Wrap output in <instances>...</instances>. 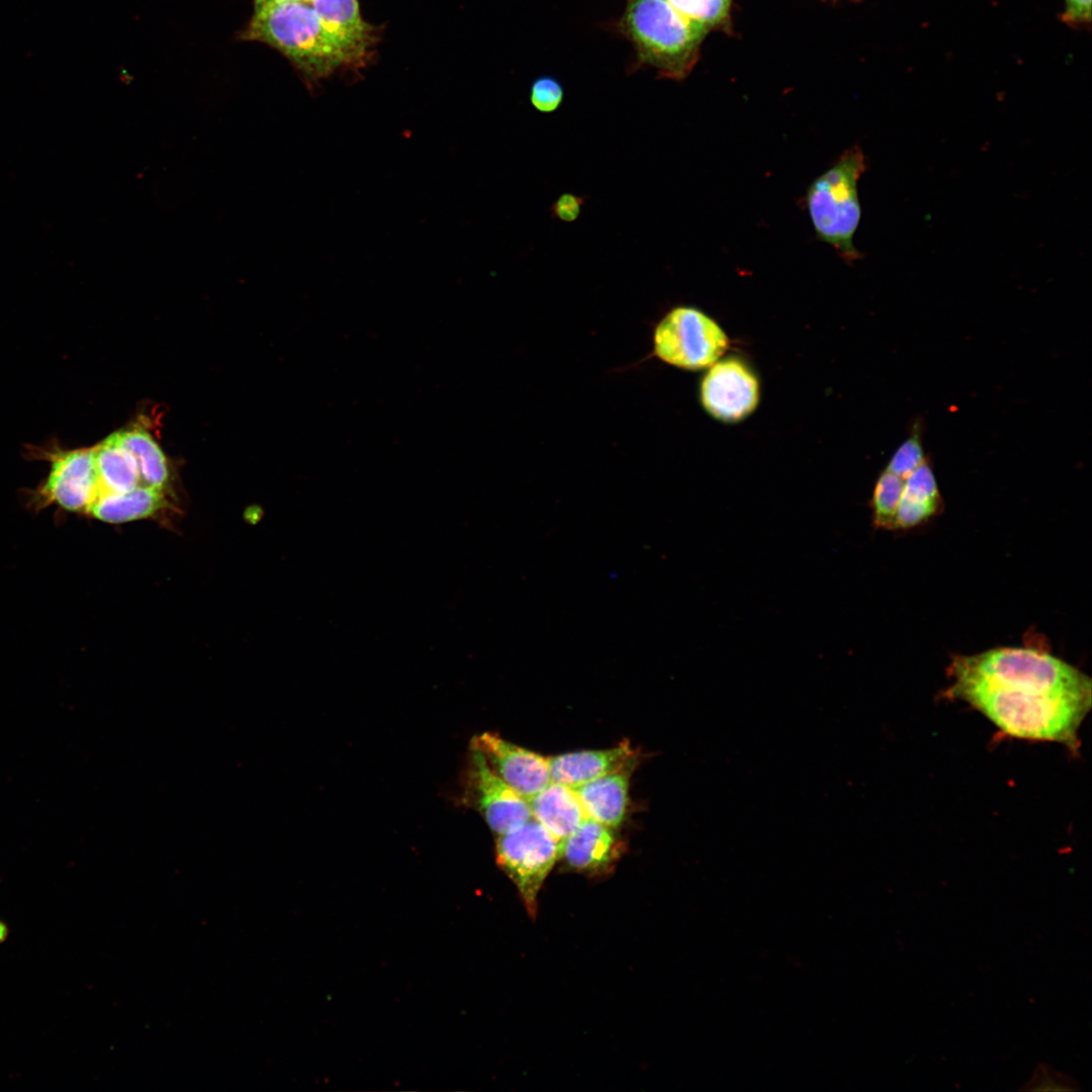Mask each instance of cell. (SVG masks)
Masks as SVG:
<instances>
[{"label": "cell", "instance_id": "obj_1", "mask_svg": "<svg viewBox=\"0 0 1092 1092\" xmlns=\"http://www.w3.org/2000/svg\"><path fill=\"white\" fill-rule=\"evenodd\" d=\"M949 671L948 695L970 704L1005 734L1078 745L1092 684L1075 666L1035 649L1003 647L956 656Z\"/></svg>", "mask_w": 1092, "mask_h": 1092}, {"label": "cell", "instance_id": "obj_2", "mask_svg": "<svg viewBox=\"0 0 1092 1092\" xmlns=\"http://www.w3.org/2000/svg\"><path fill=\"white\" fill-rule=\"evenodd\" d=\"M621 27L640 61L673 80L690 73L707 31L684 18L666 0H628Z\"/></svg>", "mask_w": 1092, "mask_h": 1092}, {"label": "cell", "instance_id": "obj_3", "mask_svg": "<svg viewBox=\"0 0 1092 1092\" xmlns=\"http://www.w3.org/2000/svg\"><path fill=\"white\" fill-rule=\"evenodd\" d=\"M249 34L281 51L315 78L347 66L342 51L323 26L310 2L257 0Z\"/></svg>", "mask_w": 1092, "mask_h": 1092}, {"label": "cell", "instance_id": "obj_4", "mask_svg": "<svg viewBox=\"0 0 1092 1092\" xmlns=\"http://www.w3.org/2000/svg\"><path fill=\"white\" fill-rule=\"evenodd\" d=\"M866 169L861 149L858 146L847 149L810 183L805 195L817 238L847 263L859 259L853 237L861 218L858 181Z\"/></svg>", "mask_w": 1092, "mask_h": 1092}, {"label": "cell", "instance_id": "obj_5", "mask_svg": "<svg viewBox=\"0 0 1092 1092\" xmlns=\"http://www.w3.org/2000/svg\"><path fill=\"white\" fill-rule=\"evenodd\" d=\"M653 354L662 362L690 371L709 368L726 352L728 337L704 311L689 305L668 310L653 331Z\"/></svg>", "mask_w": 1092, "mask_h": 1092}, {"label": "cell", "instance_id": "obj_6", "mask_svg": "<svg viewBox=\"0 0 1092 1092\" xmlns=\"http://www.w3.org/2000/svg\"><path fill=\"white\" fill-rule=\"evenodd\" d=\"M561 842L534 818L498 834L495 858L516 886L528 914L534 919L538 894L560 857Z\"/></svg>", "mask_w": 1092, "mask_h": 1092}, {"label": "cell", "instance_id": "obj_7", "mask_svg": "<svg viewBox=\"0 0 1092 1092\" xmlns=\"http://www.w3.org/2000/svg\"><path fill=\"white\" fill-rule=\"evenodd\" d=\"M50 472L31 494L36 509L56 506L67 512L87 515L97 494L93 447L43 452Z\"/></svg>", "mask_w": 1092, "mask_h": 1092}, {"label": "cell", "instance_id": "obj_8", "mask_svg": "<svg viewBox=\"0 0 1092 1092\" xmlns=\"http://www.w3.org/2000/svg\"><path fill=\"white\" fill-rule=\"evenodd\" d=\"M464 795L465 801L478 811L496 835L532 818L527 800L491 769L481 752L471 747L464 779Z\"/></svg>", "mask_w": 1092, "mask_h": 1092}, {"label": "cell", "instance_id": "obj_9", "mask_svg": "<svg viewBox=\"0 0 1092 1092\" xmlns=\"http://www.w3.org/2000/svg\"><path fill=\"white\" fill-rule=\"evenodd\" d=\"M759 397L757 376L737 357L715 362L700 384L704 410L724 423H737L747 418L758 405Z\"/></svg>", "mask_w": 1092, "mask_h": 1092}, {"label": "cell", "instance_id": "obj_10", "mask_svg": "<svg viewBox=\"0 0 1092 1092\" xmlns=\"http://www.w3.org/2000/svg\"><path fill=\"white\" fill-rule=\"evenodd\" d=\"M491 769L517 794L528 800L552 781L548 757L518 746L490 732L472 738Z\"/></svg>", "mask_w": 1092, "mask_h": 1092}, {"label": "cell", "instance_id": "obj_11", "mask_svg": "<svg viewBox=\"0 0 1092 1092\" xmlns=\"http://www.w3.org/2000/svg\"><path fill=\"white\" fill-rule=\"evenodd\" d=\"M623 852L616 828L587 818L561 842L564 864L580 874L599 877L608 874Z\"/></svg>", "mask_w": 1092, "mask_h": 1092}, {"label": "cell", "instance_id": "obj_12", "mask_svg": "<svg viewBox=\"0 0 1092 1092\" xmlns=\"http://www.w3.org/2000/svg\"><path fill=\"white\" fill-rule=\"evenodd\" d=\"M637 760L628 741L608 749L582 750L548 757L551 781L570 788L624 769H634Z\"/></svg>", "mask_w": 1092, "mask_h": 1092}, {"label": "cell", "instance_id": "obj_13", "mask_svg": "<svg viewBox=\"0 0 1092 1092\" xmlns=\"http://www.w3.org/2000/svg\"><path fill=\"white\" fill-rule=\"evenodd\" d=\"M323 26L342 51L347 66L364 63L373 42L372 27L360 14L357 0H312Z\"/></svg>", "mask_w": 1092, "mask_h": 1092}, {"label": "cell", "instance_id": "obj_14", "mask_svg": "<svg viewBox=\"0 0 1092 1092\" xmlns=\"http://www.w3.org/2000/svg\"><path fill=\"white\" fill-rule=\"evenodd\" d=\"M632 770L624 769L572 788L587 818L613 828L621 826L628 811Z\"/></svg>", "mask_w": 1092, "mask_h": 1092}, {"label": "cell", "instance_id": "obj_15", "mask_svg": "<svg viewBox=\"0 0 1092 1092\" xmlns=\"http://www.w3.org/2000/svg\"><path fill=\"white\" fill-rule=\"evenodd\" d=\"M532 818L562 842L586 819L574 790L551 782L527 800Z\"/></svg>", "mask_w": 1092, "mask_h": 1092}, {"label": "cell", "instance_id": "obj_16", "mask_svg": "<svg viewBox=\"0 0 1092 1092\" xmlns=\"http://www.w3.org/2000/svg\"><path fill=\"white\" fill-rule=\"evenodd\" d=\"M941 497L926 458L905 479L896 516V529L916 527L938 513Z\"/></svg>", "mask_w": 1092, "mask_h": 1092}, {"label": "cell", "instance_id": "obj_17", "mask_svg": "<svg viewBox=\"0 0 1092 1092\" xmlns=\"http://www.w3.org/2000/svg\"><path fill=\"white\" fill-rule=\"evenodd\" d=\"M93 455L97 477L96 497L103 493L126 492L142 485L133 456L119 443L114 433L93 447Z\"/></svg>", "mask_w": 1092, "mask_h": 1092}, {"label": "cell", "instance_id": "obj_18", "mask_svg": "<svg viewBox=\"0 0 1092 1092\" xmlns=\"http://www.w3.org/2000/svg\"><path fill=\"white\" fill-rule=\"evenodd\" d=\"M165 505L163 490L139 485L126 492L98 495L87 515L105 523L120 524L152 517Z\"/></svg>", "mask_w": 1092, "mask_h": 1092}, {"label": "cell", "instance_id": "obj_19", "mask_svg": "<svg viewBox=\"0 0 1092 1092\" xmlns=\"http://www.w3.org/2000/svg\"><path fill=\"white\" fill-rule=\"evenodd\" d=\"M119 443L133 456L142 485L161 490L168 485L167 459L153 437L144 429L120 430L114 433Z\"/></svg>", "mask_w": 1092, "mask_h": 1092}, {"label": "cell", "instance_id": "obj_20", "mask_svg": "<svg viewBox=\"0 0 1092 1092\" xmlns=\"http://www.w3.org/2000/svg\"><path fill=\"white\" fill-rule=\"evenodd\" d=\"M904 479L885 469L878 477L872 497L874 526L895 530L898 506L902 496Z\"/></svg>", "mask_w": 1092, "mask_h": 1092}, {"label": "cell", "instance_id": "obj_21", "mask_svg": "<svg viewBox=\"0 0 1092 1092\" xmlns=\"http://www.w3.org/2000/svg\"><path fill=\"white\" fill-rule=\"evenodd\" d=\"M684 18L706 30L723 21L731 0H666Z\"/></svg>", "mask_w": 1092, "mask_h": 1092}, {"label": "cell", "instance_id": "obj_22", "mask_svg": "<svg viewBox=\"0 0 1092 1092\" xmlns=\"http://www.w3.org/2000/svg\"><path fill=\"white\" fill-rule=\"evenodd\" d=\"M927 457L922 445V426L915 421L909 436L900 444L886 469L905 479Z\"/></svg>", "mask_w": 1092, "mask_h": 1092}, {"label": "cell", "instance_id": "obj_23", "mask_svg": "<svg viewBox=\"0 0 1092 1092\" xmlns=\"http://www.w3.org/2000/svg\"><path fill=\"white\" fill-rule=\"evenodd\" d=\"M563 96L561 84L549 76L536 79L530 89L531 104L543 113L556 111L563 101Z\"/></svg>", "mask_w": 1092, "mask_h": 1092}, {"label": "cell", "instance_id": "obj_24", "mask_svg": "<svg viewBox=\"0 0 1092 1092\" xmlns=\"http://www.w3.org/2000/svg\"><path fill=\"white\" fill-rule=\"evenodd\" d=\"M1021 1090L1075 1091L1079 1090V1087L1072 1078L1055 1071L1045 1064H1040L1034 1070L1031 1079L1024 1084Z\"/></svg>", "mask_w": 1092, "mask_h": 1092}, {"label": "cell", "instance_id": "obj_25", "mask_svg": "<svg viewBox=\"0 0 1092 1092\" xmlns=\"http://www.w3.org/2000/svg\"><path fill=\"white\" fill-rule=\"evenodd\" d=\"M584 201L582 196L563 193L552 204L551 214L561 221L572 222L579 217Z\"/></svg>", "mask_w": 1092, "mask_h": 1092}, {"label": "cell", "instance_id": "obj_26", "mask_svg": "<svg viewBox=\"0 0 1092 1092\" xmlns=\"http://www.w3.org/2000/svg\"><path fill=\"white\" fill-rule=\"evenodd\" d=\"M1062 19L1068 24L1089 23L1091 20V0H1065Z\"/></svg>", "mask_w": 1092, "mask_h": 1092}, {"label": "cell", "instance_id": "obj_27", "mask_svg": "<svg viewBox=\"0 0 1092 1092\" xmlns=\"http://www.w3.org/2000/svg\"><path fill=\"white\" fill-rule=\"evenodd\" d=\"M272 1H297V2H311L312 0H272Z\"/></svg>", "mask_w": 1092, "mask_h": 1092}]
</instances>
